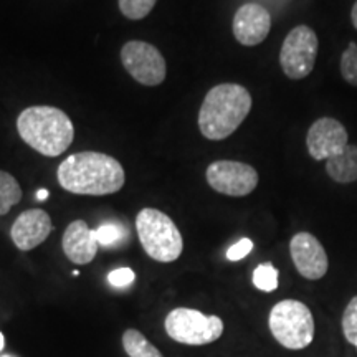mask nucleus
<instances>
[{
  "instance_id": "423d86ee",
  "label": "nucleus",
  "mask_w": 357,
  "mask_h": 357,
  "mask_svg": "<svg viewBox=\"0 0 357 357\" xmlns=\"http://www.w3.org/2000/svg\"><path fill=\"white\" fill-rule=\"evenodd\" d=\"M167 336L187 346L212 344L223 334V321L218 316H207L197 310L176 307L164 321Z\"/></svg>"
},
{
  "instance_id": "1a4fd4ad",
  "label": "nucleus",
  "mask_w": 357,
  "mask_h": 357,
  "mask_svg": "<svg viewBox=\"0 0 357 357\" xmlns=\"http://www.w3.org/2000/svg\"><path fill=\"white\" fill-rule=\"evenodd\" d=\"M208 185L229 197H245L258 185V172L250 164L238 160H215L205 172Z\"/></svg>"
},
{
  "instance_id": "412c9836",
  "label": "nucleus",
  "mask_w": 357,
  "mask_h": 357,
  "mask_svg": "<svg viewBox=\"0 0 357 357\" xmlns=\"http://www.w3.org/2000/svg\"><path fill=\"white\" fill-rule=\"evenodd\" d=\"M342 334L346 341L357 349V296L352 298L349 305L346 306L344 314H342Z\"/></svg>"
},
{
  "instance_id": "a211bd4d",
  "label": "nucleus",
  "mask_w": 357,
  "mask_h": 357,
  "mask_svg": "<svg viewBox=\"0 0 357 357\" xmlns=\"http://www.w3.org/2000/svg\"><path fill=\"white\" fill-rule=\"evenodd\" d=\"M98 243L105 248H118L129 240V230L119 222H105L95 229Z\"/></svg>"
},
{
  "instance_id": "2eb2a0df",
  "label": "nucleus",
  "mask_w": 357,
  "mask_h": 357,
  "mask_svg": "<svg viewBox=\"0 0 357 357\" xmlns=\"http://www.w3.org/2000/svg\"><path fill=\"white\" fill-rule=\"evenodd\" d=\"M326 174L337 184L357 181V146L347 144L344 151L326 160Z\"/></svg>"
},
{
  "instance_id": "f3484780",
  "label": "nucleus",
  "mask_w": 357,
  "mask_h": 357,
  "mask_svg": "<svg viewBox=\"0 0 357 357\" xmlns=\"http://www.w3.org/2000/svg\"><path fill=\"white\" fill-rule=\"evenodd\" d=\"M22 187L12 174L0 171V215H7L22 200Z\"/></svg>"
},
{
  "instance_id": "6ab92c4d",
  "label": "nucleus",
  "mask_w": 357,
  "mask_h": 357,
  "mask_svg": "<svg viewBox=\"0 0 357 357\" xmlns=\"http://www.w3.org/2000/svg\"><path fill=\"white\" fill-rule=\"evenodd\" d=\"M252 280L260 291L271 293L278 288V270L271 263H263L255 268Z\"/></svg>"
},
{
  "instance_id": "6e6552de",
  "label": "nucleus",
  "mask_w": 357,
  "mask_h": 357,
  "mask_svg": "<svg viewBox=\"0 0 357 357\" xmlns=\"http://www.w3.org/2000/svg\"><path fill=\"white\" fill-rule=\"evenodd\" d=\"M121 63L137 83L158 86L166 79L167 65L154 45L131 40L121 48Z\"/></svg>"
},
{
  "instance_id": "f257e3e1",
  "label": "nucleus",
  "mask_w": 357,
  "mask_h": 357,
  "mask_svg": "<svg viewBox=\"0 0 357 357\" xmlns=\"http://www.w3.org/2000/svg\"><path fill=\"white\" fill-rule=\"evenodd\" d=\"M58 184L77 195H109L123 189L126 174L119 160L108 154L84 153L71 154L58 166Z\"/></svg>"
},
{
  "instance_id": "aec40b11",
  "label": "nucleus",
  "mask_w": 357,
  "mask_h": 357,
  "mask_svg": "<svg viewBox=\"0 0 357 357\" xmlns=\"http://www.w3.org/2000/svg\"><path fill=\"white\" fill-rule=\"evenodd\" d=\"M158 0H118L119 10L129 20H142L153 10Z\"/></svg>"
},
{
  "instance_id": "f8f14e48",
  "label": "nucleus",
  "mask_w": 357,
  "mask_h": 357,
  "mask_svg": "<svg viewBox=\"0 0 357 357\" xmlns=\"http://www.w3.org/2000/svg\"><path fill=\"white\" fill-rule=\"evenodd\" d=\"M231 30L236 42L245 47H255L265 42L271 30V15L260 3H243L235 12Z\"/></svg>"
},
{
  "instance_id": "b1692460",
  "label": "nucleus",
  "mask_w": 357,
  "mask_h": 357,
  "mask_svg": "<svg viewBox=\"0 0 357 357\" xmlns=\"http://www.w3.org/2000/svg\"><path fill=\"white\" fill-rule=\"evenodd\" d=\"M253 250V242L250 238H242L238 240L235 245L227 250V260L230 261H240L243 260L245 257L250 255V252Z\"/></svg>"
},
{
  "instance_id": "cd10ccee",
  "label": "nucleus",
  "mask_w": 357,
  "mask_h": 357,
  "mask_svg": "<svg viewBox=\"0 0 357 357\" xmlns=\"http://www.w3.org/2000/svg\"><path fill=\"white\" fill-rule=\"evenodd\" d=\"M2 357H10V356H2Z\"/></svg>"
},
{
  "instance_id": "20e7f679",
  "label": "nucleus",
  "mask_w": 357,
  "mask_h": 357,
  "mask_svg": "<svg viewBox=\"0 0 357 357\" xmlns=\"http://www.w3.org/2000/svg\"><path fill=\"white\" fill-rule=\"evenodd\" d=\"M136 230L142 248L153 260L172 263L182 255L181 230L171 217L158 208H142L136 217Z\"/></svg>"
},
{
  "instance_id": "5701e85b",
  "label": "nucleus",
  "mask_w": 357,
  "mask_h": 357,
  "mask_svg": "<svg viewBox=\"0 0 357 357\" xmlns=\"http://www.w3.org/2000/svg\"><path fill=\"white\" fill-rule=\"evenodd\" d=\"M134 280H136V275H134V271L131 270V268H126V266L118 268V270H113L108 275L109 284L114 288H126L132 283Z\"/></svg>"
},
{
  "instance_id": "39448f33",
  "label": "nucleus",
  "mask_w": 357,
  "mask_h": 357,
  "mask_svg": "<svg viewBox=\"0 0 357 357\" xmlns=\"http://www.w3.org/2000/svg\"><path fill=\"white\" fill-rule=\"evenodd\" d=\"M270 331L281 346L291 351H301L314 339V319L305 303L283 300L270 311Z\"/></svg>"
},
{
  "instance_id": "393cba45",
  "label": "nucleus",
  "mask_w": 357,
  "mask_h": 357,
  "mask_svg": "<svg viewBox=\"0 0 357 357\" xmlns=\"http://www.w3.org/2000/svg\"><path fill=\"white\" fill-rule=\"evenodd\" d=\"M351 20H352V25H354V29L357 30V0L354 2V6H352V10H351Z\"/></svg>"
},
{
  "instance_id": "4468645a",
  "label": "nucleus",
  "mask_w": 357,
  "mask_h": 357,
  "mask_svg": "<svg viewBox=\"0 0 357 357\" xmlns=\"http://www.w3.org/2000/svg\"><path fill=\"white\" fill-rule=\"evenodd\" d=\"M61 247L70 261L77 265H88L95 260L100 243H98L95 230L89 229L86 222L75 220L66 227L63 238H61Z\"/></svg>"
},
{
  "instance_id": "a878e982",
  "label": "nucleus",
  "mask_w": 357,
  "mask_h": 357,
  "mask_svg": "<svg viewBox=\"0 0 357 357\" xmlns=\"http://www.w3.org/2000/svg\"><path fill=\"white\" fill-rule=\"evenodd\" d=\"M48 195H50V192H48L47 189H40L37 192V200H40V202H43V200L48 199Z\"/></svg>"
},
{
  "instance_id": "9b49d317",
  "label": "nucleus",
  "mask_w": 357,
  "mask_h": 357,
  "mask_svg": "<svg viewBox=\"0 0 357 357\" xmlns=\"http://www.w3.org/2000/svg\"><path fill=\"white\" fill-rule=\"evenodd\" d=\"M289 253L298 273L306 280H321L328 273L329 261L326 250L314 235L300 231L289 242Z\"/></svg>"
},
{
  "instance_id": "ddd939ff",
  "label": "nucleus",
  "mask_w": 357,
  "mask_h": 357,
  "mask_svg": "<svg viewBox=\"0 0 357 357\" xmlns=\"http://www.w3.org/2000/svg\"><path fill=\"white\" fill-rule=\"evenodd\" d=\"M52 218L42 208L22 212L10 229L12 242L22 252H30L42 245L52 234Z\"/></svg>"
},
{
  "instance_id": "bb28decb",
  "label": "nucleus",
  "mask_w": 357,
  "mask_h": 357,
  "mask_svg": "<svg viewBox=\"0 0 357 357\" xmlns=\"http://www.w3.org/2000/svg\"><path fill=\"white\" fill-rule=\"evenodd\" d=\"M3 346H6V337H3V334L0 333V352H2Z\"/></svg>"
},
{
  "instance_id": "0eeeda50",
  "label": "nucleus",
  "mask_w": 357,
  "mask_h": 357,
  "mask_svg": "<svg viewBox=\"0 0 357 357\" xmlns=\"http://www.w3.org/2000/svg\"><path fill=\"white\" fill-rule=\"evenodd\" d=\"M318 35L307 25H298L283 40L280 65L289 79H303L314 68L318 56Z\"/></svg>"
},
{
  "instance_id": "4be33fe9",
  "label": "nucleus",
  "mask_w": 357,
  "mask_h": 357,
  "mask_svg": "<svg viewBox=\"0 0 357 357\" xmlns=\"http://www.w3.org/2000/svg\"><path fill=\"white\" fill-rule=\"evenodd\" d=\"M341 75L351 86L357 88V43L354 42L341 55Z\"/></svg>"
},
{
  "instance_id": "9d476101",
  "label": "nucleus",
  "mask_w": 357,
  "mask_h": 357,
  "mask_svg": "<svg viewBox=\"0 0 357 357\" xmlns=\"http://www.w3.org/2000/svg\"><path fill=\"white\" fill-rule=\"evenodd\" d=\"M346 128L334 118H319L306 134L307 153L314 160H328L349 144Z\"/></svg>"
},
{
  "instance_id": "7ed1b4c3",
  "label": "nucleus",
  "mask_w": 357,
  "mask_h": 357,
  "mask_svg": "<svg viewBox=\"0 0 357 357\" xmlns=\"http://www.w3.org/2000/svg\"><path fill=\"white\" fill-rule=\"evenodd\" d=\"M22 141L47 158H56L71 146L75 126L65 111L53 106H30L17 118Z\"/></svg>"
},
{
  "instance_id": "f03ea898",
  "label": "nucleus",
  "mask_w": 357,
  "mask_h": 357,
  "mask_svg": "<svg viewBox=\"0 0 357 357\" xmlns=\"http://www.w3.org/2000/svg\"><path fill=\"white\" fill-rule=\"evenodd\" d=\"M252 109V95L236 83H222L207 93L199 111V129L204 137L222 141L240 128Z\"/></svg>"
},
{
  "instance_id": "dca6fc26",
  "label": "nucleus",
  "mask_w": 357,
  "mask_h": 357,
  "mask_svg": "<svg viewBox=\"0 0 357 357\" xmlns=\"http://www.w3.org/2000/svg\"><path fill=\"white\" fill-rule=\"evenodd\" d=\"M123 347L129 357H164L153 342H149L137 329H126L123 334Z\"/></svg>"
}]
</instances>
